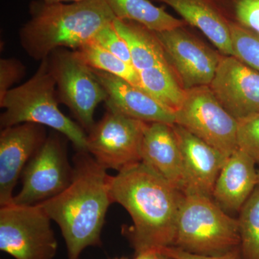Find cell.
Listing matches in <instances>:
<instances>
[{
    "label": "cell",
    "instance_id": "20",
    "mask_svg": "<svg viewBox=\"0 0 259 259\" xmlns=\"http://www.w3.org/2000/svg\"><path fill=\"white\" fill-rule=\"evenodd\" d=\"M115 18L137 22L153 31L170 30L188 24L149 0H105Z\"/></svg>",
    "mask_w": 259,
    "mask_h": 259
},
{
    "label": "cell",
    "instance_id": "12",
    "mask_svg": "<svg viewBox=\"0 0 259 259\" xmlns=\"http://www.w3.org/2000/svg\"><path fill=\"white\" fill-rule=\"evenodd\" d=\"M45 126L25 122L0 133V207L13 202L24 168L47 139Z\"/></svg>",
    "mask_w": 259,
    "mask_h": 259
},
{
    "label": "cell",
    "instance_id": "11",
    "mask_svg": "<svg viewBox=\"0 0 259 259\" xmlns=\"http://www.w3.org/2000/svg\"><path fill=\"white\" fill-rule=\"evenodd\" d=\"M188 25L155 31L167 64L185 90L209 86L223 56L189 31Z\"/></svg>",
    "mask_w": 259,
    "mask_h": 259
},
{
    "label": "cell",
    "instance_id": "10",
    "mask_svg": "<svg viewBox=\"0 0 259 259\" xmlns=\"http://www.w3.org/2000/svg\"><path fill=\"white\" fill-rule=\"evenodd\" d=\"M146 124L107 109L101 120L88 132V151L105 169L120 171L141 161Z\"/></svg>",
    "mask_w": 259,
    "mask_h": 259
},
{
    "label": "cell",
    "instance_id": "32",
    "mask_svg": "<svg viewBox=\"0 0 259 259\" xmlns=\"http://www.w3.org/2000/svg\"><path fill=\"white\" fill-rule=\"evenodd\" d=\"M109 259H129L127 258H126V257H115V258H109Z\"/></svg>",
    "mask_w": 259,
    "mask_h": 259
},
{
    "label": "cell",
    "instance_id": "33",
    "mask_svg": "<svg viewBox=\"0 0 259 259\" xmlns=\"http://www.w3.org/2000/svg\"><path fill=\"white\" fill-rule=\"evenodd\" d=\"M258 186H259V171H258Z\"/></svg>",
    "mask_w": 259,
    "mask_h": 259
},
{
    "label": "cell",
    "instance_id": "3",
    "mask_svg": "<svg viewBox=\"0 0 259 259\" xmlns=\"http://www.w3.org/2000/svg\"><path fill=\"white\" fill-rule=\"evenodd\" d=\"M30 18L19 32L21 47L36 61L47 59L60 49L76 50L93 40L115 15L105 0L30 5Z\"/></svg>",
    "mask_w": 259,
    "mask_h": 259
},
{
    "label": "cell",
    "instance_id": "24",
    "mask_svg": "<svg viewBox=\"0 0 259 259\" xmlns=\"http://www.w3.org/2000/svg\"><path fill=\"white\" fill-rule=\"evenodd\" d=\"M228 23L259 35V0H209Z\"/></svg>",
    "mask_w": 259,
    "mask_h": 259
},
{
    "label": "cell",
    "instance_id": "23",
    "mask_svg": "<svg viewBox=\"0 0 259 259\" xmlns=\"http://www.w3.org/2000/svg\"><path fill=\"white\" fill-rule=\"evenodd\" d=\"M238 221L243 256L259 259V186L243 204Z\"/></svg>",
    "mask_w": 259,
    "mask_h": 259
},
{
    "label": "cell",
    "instance_id": "9",
    "mask_svg": "<svg viewBox=\"0 0 259 259\" xmlns=\"http://www.w3.org/2000/svg\"><path fill=\"white\" fill-rule=\"evenodd\" d=\"M175 124L228 157L238 149V120L221 105L209 86L187 90Z\"/></svg>",
    "mask_w": 259,
    "mask_h": 259
},
{
    "label": "cell",
    "instance_id": "21",
    "mask_svg": "<svg viewBox=\"0 0 259 259\" xmlns=\"http://www.w3.org/2000/svg\"><path fill=\"white\" fill-rule=\"evenodd\" d=\"M143 88L153 98L174 112L185 102L187 90L182 86L168 65L139 71Z\"/></svg>",
    "mask_w": 259,
    "mask_h": 259
},
{
    "label": "cell",
    "instance_id": "17",
    "mask_svg": "<svg viewBox=\"0 0 259 259\" xmlns=\"http://www.w3.org/2000/svg\"><path fill=\"white\" fill-rule=\"evenodd\" d=\"M255 162L238 149L227 158L218 175L212 195L225 211L241 210L258 186Z\"/></svg>",
    "mask_w": 259,
    "mask_h": 259
},
{
    "label": "cell",
    "instance_id": "5",
    "mask_svg": "<svg viewBox=\"0 0 259 259\" xmlns=\"http://www.w3.org/2000/svg\"><path fill=\"white\" fill-rule=\"evenodd\" d=\"M239 225L209 196L182 193L174 246L204 255H221L240 247Z\"/></svg>",
    "mask_w": 259,
    "mask_h": 259
},
{
    "label": "cell",
    "instance_id": "2",
    "mask_svg": "<svg viewBox=\"0 0 259 259\" xmlns=\"http://www.w3.org/2000/svg\"><path fill=\"white\" fill-rule=\"evenodd\" d=\"M74 177L59 195L40 203L60 228L68 259H81L90 246H102V231L107 210L113 203L107 170L88 151H76Z\"/></svg>",
    "mask_w": 259,
    "mask_h": 259
},
{
    "label": "cell",
    "instance_id": "7",
    "mask_svg": "<svg viewBox=\"0 0 259 259\" xmlns=\"http://www.w3.org/2000/svg\"><path fill=\"white\" fill-rule=\"evenodd\" d=\"M48 61L59 102L69 109L80 126L89 132L95 124L94 115L97 106L106 101L105 89L75 51L57 49Z\"/></svg>",
    "mask_w": 259,
    "mask_h": 259
},
{
    "label": "cell",
    "instance_id": "15",
    "mask_svg": "<svg viewBox=\"0 0 259 259\" xmlns=\"http://www.w3.org/2000/svg\"><path fill=\"white\" fill-rule=\"evenodd\" d=\"M92 69V68H91ZM94 74L107 94V109L145 122H164L174 125L175 113L143 89L137 88L114 75L100 70Z\"/></svg>",
    "mask_w": 259,
    "mask_h": 259
},
{
    "label": "cell",
    "instance_id": "29",
    "mask_svg": "<svg viewBox=\"0 0 259 259\" xmlns=\"http://www.w3.org/2000/svg\"><path fill=\"white\" fill-rule=\"evenodd\" d=\"M158 250L171 259H242L240 247L223 254L215 255L195 254L175 246L166 247Z\"/></svg>",
    "mask_w": 259,
    "mask_h": 259
},
{
    "label": "cell",
    "instance_id": "8",
    "mask_svg": "<svg viewBox=\"0 0 259 259\" xmlns=\"http://www.w3.org/2000/svg\"><path fill=\"white\" fill-rule=\"evenodd\" d=\"M69 141L54 131L24 168L21 190L11 204L35 205L59 195L70 185L74 177L67 153Z\"/></svg>",
    "mask_w": 259,
    "mask_h": 259
},
{
    "label": "cell",
    "instance_id": "13",
    "mask_svg": "<svg viewBox=\"0 0 259 259\" xmlns=\"http://www.w3.org/2000/svg\"><path fill=\"white\" fill-rule=\"evenodd\" d=\"M209 87L237 120L259 113V73L236 56L223 55Z\"/></svg>",
    "mask_w": 259,
    "mask_h": 259
},
{
    "label": "cell",
    "instance_id": "18",
    "mask_svg": "<svg viewBox=\"0 0 259 259\" xmlns=\"http://www.w3.org/2000/svg\"><path fill=\"white\" fill-rule=\"evenodd\" d=\"M153 1L171 7L189 25L200 30L223 55L234 56L229 24L209 0Z\"/></svg>",
    "mask_w": 259,
    "mask_h": 259
},
{
    "label": "cell",
    "instance_id": "27",
    "mask_svg": "<svg viewBox=\"0 0 259 259\" xmlns=\"http://www.w3.org/2000/svg\"><path fill=\"white\" fill-rule=\"evenodd\" d=\"M93 40L119 59L125 61L127 64L133 65L128 47L125 40L115 30L113 22L108 24L97 32L94 37Z\"/></svg>",
    "mask_w": 259,
    "mask_h": 259
},
{
    "label": "cell",
    "instance_id": "28",
    "mask_svg": "<svg viewBox=\"0 0 259 259\" xmlns=\"http://www.w3.org/2000/svg\"><path fill=\"white\" fill-rule=\"evenodd\" d=\"M26 68L21 61L15 58L0 60V100L5 97L13 85L23 79Z\"/></svg>",
    "mask_w": 259,
    "mask_h": 259
},
{
    "label": "cell",
    "instance_id": "25",
    "mask_svg": "<svg viewBox=\"0 0 259 259\" xmlns=\"http://www.w3.org/2000/svg\"><path fill=\"white\" fill-rule=\"evenodd\" d=\"M229 24L234 56L259 73V35Z\"/></svg>",
    "mask_w": 259,
    "mask_h": 259
},
{
    "label": "cell",
    "instance_id": "16",
    "mask_svg": "<svg viewBox=\"0 0 259 259\" xmlns=\"http://www.w3.org/2000/svg\"><path fill=\"white\" fill-rule=\"evenodd\" d=\"M141 162L183 193L185 175L182 155L172 125L147 122L141 147Z\"/></svg>",
    "mask_w": 259,
    "mask_h": 259
},
{
    "label": "cell",
    "instance_id": "31",
    "mask_svg": "<svg viewBox=\"0 0 259 259\" xmlns=\"http://www.w3.org/2000/svg\"><path fill=\"white\" fill-rule=\"evenodd\" d=\"M47 3H75V2H81L83 0H42Z\"/></svg>",
    "mask_w": 259,
    "mask_h": 259
},
{
    "label": "cell",
    "instance_id": "1",
    "mask_svg": "<svg viewBox=\"0 0 259 259\" xmlns=\"http://www.w3.org/2000/svg\"><path fill=\"white\" fill-rule=\"evenodd\" d=\"M108 186L112 202L132 218L122 233L136 254L174 246L182 192L141 161L109 175Z\"/></svg>",
    "mask_w": 259,
    "mask_h": 259
},
{
    "label": "cell",
    "instance_id": "4",
    "mask_svg": "<svg viewBox=\"0 0 259 259\" xmlns=\"http://www.w3.org/2000/svg\"><path fill=\"white\" fill-rule=\"evenodd\" d=\"M59 103L56 81L47 58L30 79L11 89L0 100V107L5 110L0 115L1 128L25 122L47 126L64 136L76 151H88V134L61 111Z\"/></svg>",
    "mask_w": 259,
    "mask_h": 259
},
{
    "label": "cell",
    "instance_id": "14",
    "mask_svg": "<svg viewBox=\"0 0 259 259\" xmlns=\"http://www.w3.org/2000/svg\"><path fill=\"white\" fill-rule=\"evenodd\" d=\"M172 127L182 155L185 180L183 193L212 197L216 180L228 157L182 126L174 124Z\"/></svg>",
    "mask_w": 259,
    "mask_h": 259
},
{
    "label": "cell",
    "instance_id": "30",
    "mask_svg": "<svg viewBox=\"0 0 259 259\" xmlns=\"http://www.w3.org/2000/svg\"><path fill=\"white\" fill-rule=\"evenodd\" d=\"M134 259H171L161 253L158 250H147L136 253Z\"/></svg>",
    "mask_w": 259,
    "mask_h": 259
},
{
    "label": "cell",
    "instance_id": "22",
    "mask_svg": "<svg viewBox=\"0 0 259 259\" xmlns=\"http://www.w3.org/2000/svg\"><path fill=\"white\" fill-rule=\"evenodd\" d=\"M74 51L80 59L92 69L114 75L144 90L139 72L133 65L119 59L93 40Z\"/></svg>",
    "mask_w": 259,
    "mask_h": 259
},
{
    "label": "cell",
    "instance_id": "19",
    "mask_svg": "<svg viewBox=\"0 0 259 259\" xmlns=\"http://www.w3.org/2000/svg\"><path fill=\"white\" fill-rule=\"evenodd\" d=\"M113 25L127 44L133 66L139 72L168 65L155 31L137 22L117 18L114 20Z\"/></svg>",
    "mask_w": 259,
    "mask_h": 259
},
{
    "label": "cell",
    "instance_id": "6",
    "mask_svg": "<svg viewBox=\"0 0 259 259\" xmlns=\"http://www.w3.org/2000/svg\"><path fill=\"white\" fill-rule=\"evenodd\" d=\"M40 204L0 207V250L15 259H54L58 242Z\"/></svg>",
    "mask_w": 259,
    "mask_h": 259
},
{
    "label": "cell",
    "instance_id": "26",
    "mask_svg": "<svg viewBox=\"0 0 259 259\" xmlns=\"http://www.w3.org/2000/svg\"><path fill=\"white\" fill-rule=\"evenodd\" d=\"M237 141L239 149L259 163V113L238 120Z\"/></svg>",
    "mask_w": 259,
    "mask_h": 259
}]
</instances>
